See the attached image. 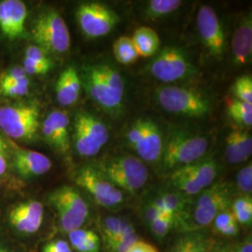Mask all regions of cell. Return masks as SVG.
<instances>
[{
    "mask_svg": "<svg viewBox=\"0 0 252 252\" xmlns=\"http://www.w3.org/2000/svg\"><path fill=\"white\" fill-rule=\"evenodd\" d=\"M83 84L91 99L105 112L116 115L123 107L125 82L114 67L99 63L85 68Z\"/></svg>",
    "mask_w": 252,
    "mask_h": 252,
    "instance_id": "1",
    "label": "cell"
},
{
    "mask_svg": "<svg viewBox=\"0 0 252 252\" xmlns=\"http://www.w3.org/2000/svg\"><path fill=\"white\" fill-rule=\"evenodd\" d=\"M190 214H185L178 224L189 232H195L212 224L215 217L230 208L231 189L227 183L212 184L201 191Z\"/></svg>",
    "mask_w": 252,
    "mask_h": 252,
    "instance_id": "2",
    "label": "cell"
},
{
    "mask_svg": "<svg viewBox=\"0 0 252 252\" xmlns=\"http://www.w3.org/2000/svg\"><path fill=\"white\" fill-rule=\"evenodd\" d=\"M107 180L121 190L135 194L149 180V170L145 162L133 155L109 158L95 166Z\"/></svg>",
    "mask_w": 252,
    "mask_h": 252,
    "instance_id": "3",
    "label": "cell"
},
{
    "mask_svg": "<svg viewBox=\"0 0 252 252\" xmlns=\"http://www.w3.org/2000/svg\"><path fill=\"white\" fill-rule=\"evenodd\" d=\"M156 100L163 110L189 118H202L211 111L210 100L198 91L180 86H164L156 91Z\"/></svg>",
    "mask_w": 252,
    "mask_h": 252,
    "instance_id": "4",
    "label": "cell"
},
{
    "mask_svg": "<svg viewBox=\"0 0 252 252\" xmlns=\"http://www.w3.org/2000/svg\"><path fill=\"white\" fill-rule=\"evenodd\" d=\"M32 36L36 46L47 54H63L70 48L69 30L61 14L54 9L46 10L36 19Z\"/></svg>",
    "mask_w": 252,
    "mask_h": 252,
    "instance_id": "5",
    "label": "cell"
},
{
    "mask_svg": "<svg viewBox=\"0 0 252 252\" xmlns=\"http://www.w3.org/2000/svg\"><path fill=\"white\" fill-rule=\"evenodd\" d=\"M208 141L203 135L186 132L174 133L163 147L162 160L165 169L176 170L204 158L208 150Z\"/></svg>",
    "mask_w": 252,
    "mask_h": 252,
    "instance_id": "6",
    "label": "cell"
},
{
    "mask_svg": "<svg viewBox=\"0 0 252 252\" xmlns=\"http://www.w3.org/2000/svg\"><path fill=\"white\" fill-rule=\"evenodd\" d=\"M49 202L57 213L61 230L70 233L80 229L89 216V207L78 189L62 186L49 195Z\"/></svg>",
    "mask_w": 252,
    "mask_h": 252,
    "instance_id": "7",
    "label": "cell"
},
{
    "mask_svg": "<svg viewBox=\"0 0 252 252\" xmlns=\"http://www.w3.org/2000/svg\"><path fill=\"white\" fill-rule=\"evenodd\" d=\"M219 165L212 157H204L172 172L170 183L180 193L197 195L213 184Z\"/></svg>",
    "mask_w": 252,
    "mask_h": 252,
    "instance_id": "8",
    "label": "cell"
},
{
    "mask_svg": "<svg viewBox=\"0 0 252 252\" xmlns=\"http://www.w3.org/2000/svg\"><path fill=\"white\" fill-rule=\"evenodd\" d=\"M149 71L156 80L171 83L194 76L196 68L181 49L165 47L151 62Z\"/></svg>",
    "mask_w": 252,
    "mask_h": 252,
    "instance_id": "9",
    "label": "cell"
},
{
    "mask_svg": "<svg viewBox=\"0 0 252 252\" xmlns=\"http://www.w3.org/2000/svg\"><path fill=\"white\" fill-rule=\"evenodd\" d=\"M109 139L107 126L98 118L87 112L76 115L74 122V143L81 157H93L99 153Z\"/></svg>",
    "mask_w": 252,
    "mask_h": 252,
    "instance_id": "10",
    "label": "cell"
},
{
    "mask_svg": "<svg viewBox=\"0 0 252 252\" xmlns=\"http://www.w3.org/2000/svg\"><path fill=\"white\" fill-rule=\"evenodd\" d=\"M39 127V110L29 105L0 108V128L17 140H31Z\"/></svg>",
    "mask_w": 252,
    "mask_h": 252,
    "instance_id": "11",
    "label": "cell"
},
{
    "mask_svg": "<svg viewBox=\"0 0 252 252\" xmlns=\"http://www.w3.org/2000/svg\"><path fill=\"white\" fill-rule=\"evenodd\" d=\"M126 140L129 147L135 151L142 161L155 162L162 158V133L151 120H137L129 128Z\"/></svg>",
    "mask_w": 252,
    "mask_h": 252,
    "instance_id": "12",
    "label": "cell"
},
{
    "mask_svg": "<svg viewBox=\"0 0 252 252\" xmlns=\"http://www.w3.org/2000/svg\"><path fill=\"white\" fill-rule=\"evenodd\" d=\"M75 180L100 207L116 208L125 202L123 191L109 182L95 166L86 165L81 167L77 172Z\"/></svg>",
    "mask_w": 252,
    "mask_h": 252,
    "instance_id": "13",
    "label": "cell"
},
{
    "mask_svg": "<svg viewBox=\"0 0 252 252\" xmlns=\"http://www.w3.org/2000/svg\"><path fill=\"white\" fill-rule=\"evenodd\" d=\"M76 17L83 34L90 38L107 36L120 22L119 15L113 9L97 2L80 5Z\"/></svg>",
    "mask_w": 252,
    "mask_h": 252,
    "instance_id": "14",
    "label": "cell"
},
{
    "mask_svg": "<svg viewBox=\"0 0 252 252\" xmlns=\"http://www.w3.org/2000/svg\"><path fill=\"white\" fill-rule=\"evenodd\" d=\"M199 35L209 54L220 58L225 51V36L215 9L210 6H202L197 15Z\"/></svg>",
    "mask_w": 252,
    "mask_h": 252,
    "instance_id": "15",
    "label": "cell"
},
{
    "mask_svg": "<svg viewBox=\"0 0 252 252\" xmlns=\"http://www.w3.org/2000/svg\"><path fill=\"white\" fill-rule=\"evenodd\" d=\"M43 217V205L36 200H29L11 208L9 221L10 225L19 233L32 234L40 229Z\"/></svg>",
    "mask_w": 252,
    "mask_h": 252,
    "instance_id": "16",
    "label": "cell"
},
{
    "mask_svg": "<svg viewBox=\"0 0 252 252\" xmlns=\"http://www.w3.org/2000/svg\"><path fill=\"white\" fill-rule=\"evenodd\" d=\"M27 9L20 0H4L0 2V30L10 39L23 36L26 28Z\"/></svg>",
    "mask_w": 252,
    "mask_h": 252,
    "instance_id": "17",
    "label": "cell"
},
{
    "mask_svg": "<svg viewBox=\"0 0 252 252\" xmlns=\"http://www.w3.org/2000/svg\"><path fill=\"white\" fill-rule=\"evenodd\" d=\"M69 118L65 111L54 110L42 124V134L46 141L60 153L69 150Z\"/></svg>",
    "mask_w": 252,
    "mask_h": 252,
    "instance_id": "18",
    "label": "cell"
},
{
    "mask_svg": "<svg viewBox=\"0 0 252 252\" xmlns=\"http://www.w3.org/2000/svg\"><path fill=\"white\" fill-rule=\"evenodd\" d=\"M12 161L15 170L25 179L42 176L52 168V162L46 155L32 150L16 148Z\"/></svg>",
    "mask_w": 252,
    "mask_h": 252,
    "instance_id": "19",
    "label": "cell"
},
{
    "mask_svg": "<svg viewBox=\"0 0 252 252\" xmlns=\"http://www.w3.org/2000/svg\"><path fill=\"white\" fill-rule=\"evenodd\" d=\"M232 53L235 64L245 65L251 62L252 55V20L251 15L245 17L235 29L232 39Z\"/></svg>",
    "mask_w": 252,
    "mask_h": 252,
    "instance_id": "20",
    "label": "cell"
},
{
    "mask_svg": "<svg viewBox=\"0 0 252 252\" xmlns=\"http://www.w3.org/2000/svg\"><path fill=\"white\" fill-rule=\"evenodd\" d=\"M81 80L75 67L68 66L60 74L56 83V99L62 106L67 107L75 104L80 96Z\"/></svg>",
    "mask_w": 252,
    "mask_h": 252,
    "instance_id": "21",
    "label": "cell"
},
{
    "mask_svg": "<svg viewBox=\"0 0 252 252\" xmlns=\"http://www.w3.org/2000/svg\"><path fill=\"white\" fill-rule=\"evenodd\" d=\"M225 157L228 162L237 164L247 161L252 153V138L249 132L233 130L226 136Z\"/></svg>",
    "mask_w": 252,
    "mask_h": 252,
    "instance_id": "22",
    "label": "cell"
},
{
    "mask_svg": "<svg viewBox=\"0 0 252 252\" xmlns=\"http://www.w3.org/2000/svg\"><path fill=\"white\" fill-rule=\"evenodd\" d=\"M215 246L212 237L204 232L195 231L180 236L169 252H212Z\"/></svg>",
    "mask_w": 252,
    "mask_h": 252,
    "instance_id": "23",
    "label": "cell"
},
{
    "mask_svg": "<svg viewBox=\"0 0 252 252\" xmlns=\"http://www.w3.org/2000/svg\"><path fill=\"white\" fill-rule=\"evenodd\" d=\"M152 203L163 215L172 217L176 225L187 210V201L178 192L162 193Z\"/></svg>",
    "mask_w": 252,
    "mask_h": 252,
    "instance_id": "24",
    "label": "cell"
},
{
    "mask_svg": "<svg viewBox=\"0 0 252 252\" xmlns=\"http://www.w3.org/2000/svg\"><path fill=\"white\" fill-rule=\"evenodd\" d=\"M138 56L151 57L158 52L160 38L158 34L150 27L137 28L131 37Z\"/></svg>",
    "mask_w": 252,
    "mask_h": 252,
    "instance_id": "25",
    "label": "cell"
},
{
    "mask_svg": "<svg viewBox=\"0 0 252 252\" xmlns=\"http://www.w3.org/2000/svg\"><path fill=\"white\" fill-rule=\"evenodd\" d=\"M70 246L77 252H99V236L92 230L77 229L68 233Z\"/></svg>",
    "mask_w": 252,
    "mask_h": 252,
    "instance_id": "26",
    "label": "cell"
},
{
    "mask_svg": "<svg viewBox=\"0 0 252 252\" xmlns=\"http://www.w3.org/2000/svg\"><path fill=\"white\" fill-rule=\"evenodd\" d=\"M101 230L105 245L116 240L125 234L135 232V228L131 222L117 217L105 218L102 222Z\"/></svg>",
    "mask_w": 252,
    "mask_h": 252,
    "instance_id": "27",
    "label": "cell"
},
{
    "mask_svg": "<svg viewBox=\"0 0 252 252\" xmlns=\"http://www.w3.org/2000/svg\"><path fill=\"white\" fill-rule=\"evenodd\" d=\"M113 54L118 62L125 65L135 63L139 57L131 37L128 36H121L114 42Z\"/></svg>",
    "mask_w": 252,
    "mask_h": 252,
    "instance_id": "28",
    "label": "cell"
},
{
    "mask_svg": "<svg viewBox=\"0 0 252 252\" xmlns=\"http://www.w3.org/2000/svg\"><path fill=\"white\" fill-rule=\"evenodd\" d=\"M230 209L238 224L247 227L252 225V199L251 196L242 195L235 199L232 202Z\"/></svg>",
    "mask_w": 252,
    "mask_h": 252,
    "instance_id": "29",
    "label": "cell"
},
{
    "mask_svg": "<svg viewBox=\"0 0 252 252\" xmlns=\"http://www.w3.org/2000/svg\"><path fill=\"white\" fill-rule=\"evenodd\" d=\"M212 224L218 234L224 236H234L239 233V224L230 208L220 212Z\"/></svg>",
    "mask_w": 252,
    "mask_h": 252,
    "instance_id": "30",
    "label": "cell"
},
{
    "mask_svg": "<svg viewBox=\"0 0 252 252\" xmlns=\"http://www.w3.org/2000/svg\"><path fill=\"white\" fill-rule=\"evenodd\" d=\"M181 4L180 0H151L147 4L145 13L149 18H161L176 11Z\"/></svg>",
    "mask_w": 252,
    "mask_h": 252,
    "instance_id": "31",
    "label": "cell"
},
{
    "mask_svg": "<svg viewBox=\"0 0 252 252\" xmlns=\"http://www.w3.org/2000/svg\"><path fill=\"white\" fill-rule=\"evenodd\" d=\"M228 113L239 126H252V104L238 99L232 100L228 105Z\"/></svg>",
    "mask_w": 252,
    "mask_h": 252,
    "instance_id": "32",
    "label": "cell"
},
{
    "mask_svg": "<svg viewBox=\"0 0 252 252\" xmlns=\"http://www.w3.org/2000/svg\"><path fill=\"white\" fill-rule=\"evenodd\" d=\"M233 92L236 98L252 104V80L251 76H241L233 85Z\"/></svg>",
    "mask_w": 252,
    "mask_h": 252,
    "instance_id": "33",
    "label": "cell"
},
{
    "mask_svg": "<svg viewBox=\"0 0 252 252\" xmlns=\"http://www.w3.org/2000/svg\"><path fill=\"white\" fill-rule=\"evenodd\" d=\"M29 84L30 81L28 79L0 84V94L9 97H22L28 94Z\"/></svg>",
    "mask_w": 252,
    "mask_h": 252,
    "instance_id": "34",
    "label": "cell"
},
{
    "mask_svg": "<svg viewBox=\"0 0 252 252\" xmlns=\"http://www.w3.org/2000/svg\"><path fill=\"white\" fill-rule=\"evenodd\" d=\"M149 224L153 235L162 239L176 226V221L172 217L162 215Z\"/></svg>",
    "mask_w": 252,
    "mask_h": 252,
    "instance_id": "35",
    "label": "cell"
},
{
    "mask_svg": "<svg viewBox=\"0 0 252 252\" xmlns=\"http://www.w3.org/2000/svg\"><path fill=\"white\" fill-rule=\"evenodd\" d=\"M139 240L135 232L125 234L116 240L106 244L108 252H126L134 244Z\"/></svg>",
    "mask_w": 252,
    "mask_h": 252,
    "instance_id": "36",
    "label": "cell"
},
{
    "mask_svg": "<svg viewBox=\"0 0 252 252\" xmlns=\"http://www.w3.org/2000/svg\"><path fill=\"white\" fill-rule=\"evenodd\" d=\"M236 186L243 192L244 195L252 194V162L247 164L236 175Z\"/></svg>",
    "mask_w": 252,
    "mask_h": 252,
    "instance_id": "37",
    "label": "cell"
},
{
    "mask_svg": "<svg viewBox=\"0 0 252 252\" xmlns=\"http://www.w3.org/2000/svg\"><path fill=\"white\" fill-rule=\"evenodd\" d=\"M52 66L53 65L38 63L27 57H25L24 63H23V68L27 73V76L28 75H44L51 70Z\"/></svg>",
    "mask_w": 252,
    "mask_h": 252,
    "instance_id": "38",
    "label": "cell"
},
{
    "mask_svg": "<svg viewBox=\"0 0 252 252\" xmlns=\"http://www.w3.org/2000/svg\"><path fill=\"white\" fill-rule=\"evenodd\" d=\"M26 79H28V77L24 68L22 66H13L2 74L0 78V84H6Z\"/></svg>",
    "mask_w": 252,
    "mask_h": 252,
    "instance_id": "39",
    "label": "cell"
},
{
    "mask_svg": "<svg viewBox=\"0 0 252 252\" xmlns=\"http://www.w3.org/2000/svg\"><path fill=\"white\" fill-rule=\"evenodd\" d=\"M25 57L36 61L38 63L53 65V62L50 59V57L48 56V54L45 53L42 49H40L39 47L36 45H31L27 47Z\"/></svg>",
    "mask_w": 252,
    "mask_h": 252,
    "instance_id": "40",
    "label": "cell"
},
{
    "mask_svg": "<svg viewBox=\"0 0 252 252\" xmlns=\"http://www.w3.org/2000/svg\"><path fill=\"white\" fill-rule=\"evenodd\" d=\"M213 252H252V237L246 238L244 241L237 243L234 246H229V247H223L220 249L218 252L215 251V248Z\"/></svg>",
    "mask_w": 252,
    "mask_h": 252,
    "instance_id": "41",
    "label": "cell"
},
{
    "mask_svg": "<svg viewBox=\"0 0 252 252\" xmlns=\"http://www.w3.org/2000/svg\"><path fill=\"white\" fill-rule=\"evenodd\" d=\"M42 252H73V251L68 242L58 239L46 244Z\"/></svg>",
    "mask_w": 252,
    "mask_h": 252,
    "instance_id": "42",
    "label": "cell"
},
{
    "mask_svg": "<svg viewBox=\"0 0 252 252\" xmlns=\"http://www.w3.org/2000/svg\"><path fill=\"white\" fill-rule=\"evenodd\" d=\"M126 252H160L156 247L143 240H137Z\"/></svg>",
    "mask_w": 252,
    "mask_h": 252,
    "instance_id": "43",
    "label": "cell"
},
{
    "mask_svg": "<svg viewBox=\"0 0 252 252\" xmlns=\"http://www.w3.org/2000/svg\"><path fill=\"white\" fill-rule=\"evenodd\" d=\"M8 169L7 148L4 140L0 136V178H2Z\"/></svg>",
    "mask_w": 252,
    "mask_h": 252,
    "instance_id": "44",
    "label": "cell"
},
{
    "mask_svg": "<svg viewBox=\"0 0 252 252\" xmlns=\"http://www.w3.org/2000/svg\"><path fill=\"white\" fill-rule=\"evenodd\" d=\"M162 215H163L162 212L157 207H155L153 203L146 208V211H145V218H146V220L149 223L153 221L154 220L158 219L159 217L162 216Z\"/></svg>",
    "mask_w": 252,
    "mask_h": 252,
    "instance_id": "45",
    "label": "cell"
},
{
    "mask_svg": "<svg viewBox=\"0 0 252 252\" xmlns=\"http://www.w3.org/2000/svg\"><path fill=\"white\" fill-rule=\"evenodd\" d=\"M0 252H7L6 251H4V250H2V249H0Z\"/></svg>",
    "mask_w": 252,
    "mask_h": 252,
    "instance_id": "46",
    "label": "cell"
}]
</instances>
